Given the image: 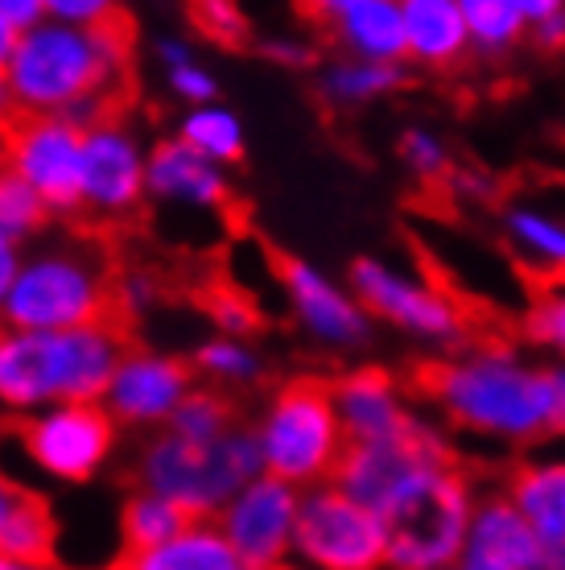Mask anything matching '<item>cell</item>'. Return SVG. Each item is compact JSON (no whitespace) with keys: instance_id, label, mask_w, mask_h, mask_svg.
Here are the masks:
<instances>
[{"instance_id":"2e32d148","label":"cell","mask_w":565,"mask_h":570,"mask_svg":"<svg viewBox=\"0 0 565 570\" xmlns=\"http://www.w3.org/2000/svg\"><path fill=\"white\" fill-rule=\"evenodd\" d=\"M562 558L549 554L541 538L528 529L512 500L504 492L479 497L475 521L467 529L463 554L454 562V570H557Z\"/></svg>"},{"instance_id":"e575fe53","label":"cell","mask_w":565,"mask_h":570,"mask_svg":"<svg viewBox=\"0 0 565 570\" xmlns=\"http://www.w3.org/2000/svg\"><path fill=\"white\" fill-rule=\"evenodd\" d=\"M528 17V42L545 55H565V0H521Z\"/></svg>"},{"instance_id":"ab89813d","label":"cell","mask_w":565,"mask_h":570,"mask_svg":"<svg viewBox=\"0 0 565 570\" xmlns=\"http://www.w3.org/2000/svg\"><path fill=\"white\" fill-rule=\"evenodd\" d=\"M265 55L285 62V67H314V62H318V46L294 42V38H277V42L265 46Z\"/></svg>"},{"instance_id":"7c38bea8","label":"cell","mask_w":565,"mask_h":570,"mask_svg":"<svg viewBox=\"0 0 565 570\" xmlns=\"http://www.w3.org/2000/svg\"><path fill=\"white\" fill-rule=\"evenodd\" d=\"M13 434L38 468L58 475V480L79 484V480H91L103 468V459L112 455L116 417L112 410L87 401V405L50 410V414L29 417V422H13Z\"/></svg>"},{"instance_id":"ee69618b","label":"cell","mask_w":565,"mask_h":570,"mask_svg":"<svg viewBox=\"0 0 565 570\" xmlns=\"http://www.w3.org/2000/svg\"><path fill=\"white\" fill-rule=\"evenodd\" d=\"M17 112H21V108H17V96H13V87H9V75H0V129H9Z\"/></svg>"},{"instance_id":"1f68e13d","label":"cell","mask_w":565,"mask_h":570,"mask_svg":"<svg viewBox=\"0 0 565 570\" xmlns=\"http://www.w3.org/2000/svg\"><path fill=\"white\" fill-rule=\"evenodd\" d=\"M524 340L565 360V277H553L533 294L524 311Z\"/></svg>"},{"instance_id":"d4e9b609","label":"cell","mask_w":565,"mask_h":570,"mask_svg":"<svg viewBox=\"0 0 565 570\" xmlns=\"http://www.w3.org/2000/svg\"><path fill=\"white\" fill-rule=\"evenodd\" d=\"M202 525V517H195L190 509L174 504L166 497H153V492H137L128 497L125 513H120V533H125V554H145V550H157V546L182 538L190 529Z\"/></svg>"},{"instance_id":"4fadbf2b","label":"cell","mask_w":565,"mask_h":570,"mask_svg":"<svg viewBox=\"0 0 565 570\" xmlns=\"http://www.w3.org/2000/svg\"><path fill=\"white\" fill-rule=\"evenodd\" d=\"M297 513H301V488L260 475L215 517V525L224 529V538L248 570H281L285 558L294 554Z\"/></svg>"},{"instance_id":"f35d334b","label":"cell","mask_w":565,"mask_h":570,"mask_svg":"<svg viewBox=\"0 0 565 570\" xmlns=\"http://www.w3.org/2000/svg\"><path fill=\"white\" fill-rule=\"evenodd\" d=\"M46 13H50V4H42V0H0V17H4L21 38H26L29 29L46 26L42 21Z\"/></svg>"},{"instance_id":"44dd1931","label":"cell","mask_w":565,"mask_h":570,"mask_svg":"<svg viewBox=\"0 0 565 570\" xmlns=\"http://www.w3.org/2000/svg\"><path fill=\"white\" fill-rule=\"evenodd\" d=\"M549 554L565 558V459H524L499 488Z\"/></svg>"},{"instance_id":"8992f818","label":"cell","mask_w":565,"mask_h":570,"mask_svg":"<svg viewBox=\"0 0 565 570\" xmlns=\"http://www.w3.org/2000/svg\"><path fill=\"white\" fill-rule=\"evenodd\" d=\"M260 475H265V455H260L256 430L248 426L227 434L224 442H211V446L166 434L141 459L145 492L174 500L202 521H215Z\"/></svg>"},{"instance_id":"60d3db41","label":"cell","mask_w":565,"mask_h":570,"mask_svg":"<svg viewBox=\"0 0 565 570\" xmlns=\"http://www.w3.org/2000/svg\"><path fill=\"white\" fill-rule=\"evenodd\" d=\"M174 87L182 91V96H190V100H211L215 96V79L211 75H202L198 67H174Z\"/></svg>"},{"instance_id":"7dc6e473","label":"cell","mask_w":565,"mask_h":570,"mask_svg":"<svg viewBox=\"0 0 565 570\" xmlns=\"http://www.w3.org/2000/svg\"><path fill=\"white\" fill-rule=\"evenodd\" d=\"M281 570H301V567H281Z\"/></svg>"},{"instance_id":"484cf974","label":"cell","mask_w":565,"mask_h":570,"mask_svg":"<svg viewBox=\"0 0 565 570\" xmlns=\"http://www.w3.org/2000/svg\"><path fill=\"white\" fill-rule=\"evenodd\" d=\"M405 83V67L396 62H364V58H339L323 71V100H330L335 108H359L396 91Z\"/></svg>"},{"instance_id":"d590c367","label":"cell","mask_w":565,"mask_h":570,"mask_svg":"<svg viewBox=\"0 0 565 570\" xmlns=\"http://www.w3.org/2000/svg\"><path fill=\"white\" fill-rule=\"evenodd\" d=\"M400 157H405V166H409L417 178H425V183L442 178V174H446V166H450L446 141H442L438 132H429V129H409V132H405V137H400Z\"/></svg>"},{"instance_id":"9c48e42d","label":"cell","mask_w":565,"mask_h":570,"mask_svg":"<svg viewBox=\"0 0 565 570\" xmlns=\"http://www.w3.org/2000/svg\"><path fill=\"white\" fill-rule=\"evenodd\" d=\"M294 558L301 570H388V525L330 480L301 492Z\"/></svg>"},{"instance_id":"681fc988","label":"cell","mask_w":565,"mask_h":570,"mask_svg":"<svg viewBox=\"0 0 565 570\" xmlns=\"http://www.w3.org/2000/svg\"><path fill=\"white\" fill-rule=\"evenodd\" d=\"M450 570H454V567H450Z\"/></svg>"},{"instance_id":"d6986e66","label":"cell","mask_w":565,"mask_h":570,"mask_svg":"<svg viewBox=\"0 0 565 570\" xmlns=\"http://www.w3.org/2000/svg\"><path fill=\"white\" fill-rule=\"evenodd\" d=\"M190 393H195V368L186 360L149 356L137 347L116 372L108 405L120 422H157V417L174 414Z\"/></svg>"},{"instance_id":"f1b7e54d","label":"cell","mask_w":565,"mask_h":570,"mask_svg":"<svg viewBox=\"0 0 565 570\" xmlns=\"http://www.w3.org/2000/svg\"><path fill=\"white\" fill-rule=\"evenodd\" d=\"M236 401L227 397L224 389H195L190 397L170 414V434L182 442H198V446H211L224 442L227 434H236Z\"/></svg>"},{"instance_id":"8fae6325","label":"cell","mask_w":565,"mask_h":570,"mask_svg":"<svg viewBox=\"0 0 565 570\" xmlns=\"http://www.w3.org/2000/svg\"><path fill=\"white\" fill-rule=\"evenodd\" d=\"M454 455L450 439L442 434L434 422H417L413 434L396 442H371V446H347L339 471H335V484L355 497L359 504H368L371 513H380L393 504L405 488L422 475V471L438 468Z\"/></svg>"},{"instance_id":"5bb4252c","label":"cell","mask_w":565,"mask_h":570,"mask_svg":"<svg viewBox=\"0 0 565 570\" xmlns=\"http://www.w3.org/2000/svg\"><path fill=\"white\" fill-rule=\"evenodd\" d=\"M145 166L137 154V141L125 132V125L116 129H96L87 132L83 141V232H99L112 236L116 228L137 219L145 203Z\"/></svg>"},{"instance_id":"8d00e7d4","label":"cell","mask_w":565,"mask_h":570,"mask_svg":"<svg viewBox=\"0 0 565 570\" xmlns=\"http://www.w3.org/2000/svg\"><path fill=\"white\" fill-rule=\"evenodd\" d=\"M549 381V439H565V360L545 364Z\"/></svg>"},{"instance_id":"4316f807","label":"cell","mask_w":565,"mask_h":570,"mask_svg":"<svg viewBox=\"0 0 565 570\" xmlns=\"http://www.w3.org/2000/svg\"><path fill=\"white\" fill-rule=\"evenodd\" d=\"M186 298L195 302L207 318H215L227 335H256V331L265 327V314L252 302V294L231 282V277H224V273L195 277V282L186 285Z\"/></svg>"},{"instance_id":"3957f363","label":"cell","mask_w":565,"mask_h":570,"mask_svg":"<svg viewBox=\"0 0 565 570\" xmlns=\"http://www.w3.org/2000/svg\"><path fill=\"white\" fill-rule=\"evenodd\" d=\"M132 352L137 335L120 327L17 331L0 323V401L13 410L42 401L87 405L112 389Z\"/></svg>"},{"instance_id":"f6af8a7d","label":"cell","mask_w":565,"mask_h":570,"mask_svg":"<svg viewBox=\"0 0 565 570\" xmlns=\"http://www.w3.org/2000/svg\"><path fill=\"white\" fill-rule=\"evenodd\" d=\"M0 570H42V567H21V562H9V558H0Z\"/></svg>"},{"instance_id":"836d02e7","label":"cell","mask_w":565,"mask_h":570,"mask_svg":"<svg viewBox=\"0 0 565 570\" xmlns=\"http://www.w3.org/2000/svg\"><path fill=\"white\" fill-rule=\"evenodd\" d=\"M198 368L215 376V381H224V385H252L256 376H260V360L244 343L219 340L198 347Z\"/></svg>"},{"instance_id":"5b68a950","label":"cell","mask_w":565,"mask_h":570,"mask_svg":"<svg viewBox=\"0 0 565 570\" xmlns=\"http://www.w3.org/2000/svg\"><path fill=\"white\" fill-rule=\"evenodd\" d=\"M265 475L294 488L330 484L347 455V434L335 405V385L323 376H294L277 389L269 414L256 426Z\"/></svg>"},{"instance_id":"74e56055","label":"cell","mask_w":565,"mask_h":570,"mask_svg":"<svg viewBox=\"0 0 565 570\" xmlns=\"http://www.w3.org/2000/svg\"><path fill=\"white\" fill-rule=\"evenodd\" d=\"M112 4H99V0H54L50 4V17L58 21H71L75 29H91L99 17H108Z\"/></svg>"},{"instance_id":"bcb514c9","label":"cell","mask_w":565,"mask_h":570,"mask_svg":"<svg viewBox=\"0 0 565 570\" xmlns=\"http://www.w3.org/2000/svg\"><path fill=\"white\" fill-rule=\"evenodd\" d=\"M0 161H4V129H0Z\"/></svg>"},{"instance_id":"6da1fadb","label":"cell","mask_w":565,"mask_h":570,"mask_svg":"<svg viewBox=\"0 0 565 570\" xmlns=\"http://www.w3.org/2000/svg\"><path fill=\"white\" fill-rule=\"evenodd\" d=\"M422 385L438 414L470 439L504 446L549 439L545 364L524 360L508 343L458 347L425 368Z\"/></svg>"},{"instance_id":"ffe728a7","label":"cell","mask_w":565,"mask_h":570,"mask_svg":"<svg viewBox=\"0 0 565 570\" xmlns=\"http://www.w3.org/2000/svg\"><path fill=\"white\" fill-rule=\"evenodd\" d=\"M145 178H149V190L153 195H166V199H186L195 207H211V212L227 215L236 224V199H231V186L215 161L190 149V145L178 137V141H161L149 154V166H145Z\"/></svg>"},{"instance_id":"d6a6232c","label":"cell","mask_w":565,"mask_h":570,"mask_svg":"<svg viewBox=\"0 0 565 570\" xmlns=\"http://www.w3.org/2000/svg\"><path fill=\"white\" fill-rule=\"evenodd\" d=\"M186 17H190V26H195L211 46H224V50L248 46V17H244L236 4H227V0H198V4H186Z\"/></svg>"},{"instance_id":"7402d4cb","label":"cell","mask_w":565,"mask_h":570,"mask_svg":"<svg viewBox=\"0 0 565 570\" xmlns=\"http://www.w3.org/2000/svg\"><path fill=\"white\" fill-rule=\"evenodd\" d=\"M405 9V62L442 71L470 55L463 0H400Z\"/></svg>"},{"instance_id":"e0dca14e","label":"cell","mask_w":565,"mask_h":570,"mask_svg":"<svg viewBox=\"0 0 565 570\" xmlns=\"http://www.w3.org/2000/svg\"><path fill=\"white\" fill-rule=\"evenodd\" d=\"M301 13L347 58L405 67V9L396 0H323Z\"/></svg>"},{"instance_id":"7bdbcfd3","label":"cell","mask_w":565,"mask_h":570,"mask_svg":"<svg viewBox=\"0 0 565 570\" xmlns=\"http://www.w3.org/2000/svg\"><path fill=\"white\" fill-rule=\"evenodd\" d=\"M17 46H21V33L0 17V75H9V62H13Z\"/></svg>"},{"instance_id":"f546056e","label":"cell","mask_w":565,"mask_h":570,"mask_svg":"<svg viewBox=\"0 0 565 570\" xmlns=\"http://www.w3.org/2000/svg\"><path fill=\"white\" fill-rule=\"evenodd\" d=\"M182 141L198 149L207 161H240L244 157V132L236 125V116L224 108H198L195 116H186Z\"/></svg>"},{"instance_id":"277c9868","label":"cell","mask_w":565,"mask_h":570,"mask_svg":"<svg viewBox=\"0 0 565 570\" xmlns=\"http://www.w3.org/2000/svg\"><path fill=\"white\" fill-rule=\"evenodd\" d=\"M475 509L479 492L458 459L422 471L384 509L388 570H450L463 554Z\"/></svg>"},{"instance_id":"b9f144b4","label":"cell","mask_w":565,"mask_h":570,"mask_svg":"<svg viewBox=\"0 0 565 570\" xmlns=\"http://www.w3.org/2000/svg\"><path fill=\"white\" fill-rule=\"evenodd\" d=\"M17 248L13 240H4L0 236V311H4V302H9V294H13V285H17Z\"/></svg>"},{"instance_id":"83f0119b","label":"cell","mask_w":565,"mask_h":570,"mask_svg":"<svg viewBox=\"0 0 565 570\" xmlns=\"http://www.w3.org/2000/svg\"><path fill=\"white\" fill-rule=\"evenodd\" d=\"M463 17H467L470 50L487 58L508 55L512 46L528 38V17L521 0H463Z\"/></svg>"},{"instance_id":"cb8c5ba5","label":"cell","mask_w":565,"mask_h":570,"mask_svg":"<svg viewBox=\"0 0 565 570\" xmlns=\"http://www.w3.org/2000/svg\"><path fill=\"white\" fill-rule=\"evenodd\" d=\"M512 248L521 253L528 265L545 277H565V219L562 215L533 207V203H516L504 215Z\"/></svg>"},{"instance_id":"ac0fdd59","label":"cell","mask_w":565,"mask_h":570,"mask_svg":"<svg viewBox=\"0 0 565 570\" xmlns=\"http://www.w3.org/2000/svg\"><path fill=\"white\" fill-rule=\"evenodd\" d=\"M335 405L347 434V446H371V442H396L413 434L422 417L413 414L405 389L393 372L355 368L335 381Z\"/></svg>"},{"instance_id":"4dcf8cb0","label":"cell","mask_w":565,"mask_h":570,"mask_svg":"<svg viewBox=\"0 0 565 570\" xmlns=\"http://www.w3.org/2000/svg\"><path fill=\"white\" fill-rule=\"evenodd\" d=\"M46 224H50V207H46L42 195L21 174L0 166V236L17 240V236H29Z\"/></svg>"},{"instance_id":"52a82bcc","label":"cell","mask_w":565,"mask_h":570,"mask_svg":"<svg viewBox=\"0 0 565 570\" xmlns=\"http://www.w3.org/2000/svg\"><path fill=\"white\" fill-rule=\"evenodd\" d=\"M120 79H132V75L112 71V62L99 55L91 33L62 26V21L29 29L9 62V87L17 96V108L29 116H67Z\"/></svg>"},{"instance_id":"ba28073f","label":"cell","mask_w":565,"mask_h":570,"mask_svg":"<svg viewBox=\"0 0 565 570\" xmlns=\"http://www.w3.org/2000/svg\"><path fill=\"white\" fill-rule=\"evenodd\" d=\"M351 285L359 306L384 323H393L396 331H405L429 347H442L446 356L467 347V306L454 298L450 289H442L438 282L364 257L351 265Z\"/></svg>"},{"instance_id":"c3c4849f","label":"cell","mask_w":565,"mask_h":570,"mask_svg":"<svg viewBox=\"0 0 565 570\" xmlns=\"http://www.w3.org/2000/svg\"><path fill=\"white\" fill-rule=\"evenodd\" d=\"M557 570H565V558H562V567H557Z\"/></svg>"},{"instance_id":"603a6c76","label":"cell","mask_w":565,"mask_h":570,"mask_svg":"<svg viewBox=\"0 0 565 570\" xmlns=\"http://www.w3.org/2000/svg\"><path fill=\"white\" fill-rule=\"evenodd\" d=\"M103 570H248L244 558L231 550L224 529L215 521H202L198 529L174 538V542L145 550V554H120Z\"/></svg>"},{"instance_id":"7a4b0ae2","label":"cell","mask_w":565,"mask_h":570,"mask_svg":"<svg viewBox=\"0 0 565 570\" xmlns=\"http://www.w3.org/2000/svg\"><path fill=\"white\" fill-rule=\"evenodd\" d=\"M17 331H83L120 327L137 335V311L125 294V269L112 236L83 232V244L29 261L4 302Z\"/></svg>"},{"instance_id":"9a60e30c","label":"cell","mask_w":565,"mask_h":570,"mask_svg":"<svg viewBox=\"0 0 565 570\" xmlns=\"http://www.w3.org/2000/svg\"><path fill=\"white\" fill-rule=\"evenodd\" d=\"M272 269H277L285 294H289L297 323L310 331L314 340L330 343V347H359V343H368L371 323L355 294H347L326 273H318L306 261L289 257V253H272Z\"/></svg>"},{"instance_id":"30bf717a","label":"cell","mask_w":565,"mask_h":570,"mask_svg":"<svg viewBox=\"0 0 565 570\" xmlns=\"http://www.w3.org/2000/svg\"><path fill=\"white\" fill-rule=\"evenodd\" d=\"M83 141L67 116L17 112L4 129V166L21 174L50 212L83 215Z\"/></svg>"}]
</instances>
